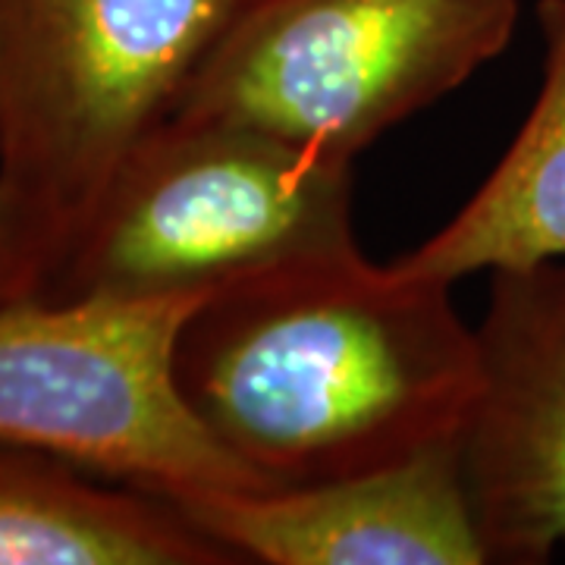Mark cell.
I'll return each mask as SVG.
<instances>
[{"label": "cell", "instance_id": "5b68a950", "mask_svg": "<svg viewBox=\"0 0 565 565\" xmlns=\"http://www.w3.org/2000/svg\"><path fill=\"white\" fill-rule=\"evenodd\" d=\"M204 296L25 299L0 308V444L167 503L270 487L182 399L173 352Z\"/></svg>", "mask_w": 565, "mask_h": 565}, {"label": "cell", "instance_id": "30bf717a", "mask_svg": "<svg viewBox=\"0 0 565 565\" xmlns=\"http://www.w3.org/2000/svg\"><path fill=\"white\" fill-rule=\"evenodd\" d=\"M63 248L61 223L0 180V308L41 296Z\"/></svg>", "mask_w": 565, "mask_h": 565}, {"label": "cell", "instance_id": "277c9868", "mask_svg": "<svg viewBox=\"0 0 565 565\" xmlns=\"http://www.w3.org/2000/svg\"><path fill=\"white\" fill-rule=\"evenodd\" d=\"M243 0H0V180L70 243Z\"/></svg>", "mask_w": 565, "mask_h": 565}, {"label": "cell", "instance_id": "8992f818", "mask_svg": "<svg viewBox=\"0 0 565 565\" xmlns=\"http://www.w3.org/2000/svg\"><path fill=\"white\" fill-rule=\"evenodd\" d=\"M462 465L490 563L541 565L565 544V262L490 274Z\"/></svg>", "mask_w": 565, "mask_h": 565}, {"label": "cell", "instance_id": "6da1fadb", "mask_svg": "<svg viewBox=\"0 0 565 565\" xmlns=\"http://www.w3.org/2000/svg\"><path fill=\"white\" fill-rule=\"evenodd\" d=\"M173 374L204 430L270 490L462 437L481 377L452 286L371 264L359 245L207 292L182 323Z\"/></svg>", "mask_w": 565, "mask_h": 565}, {"label": "cell", "instance_id": "ba28073f", "mask_svg": "<svg viewBox=\"0 0 565 565\" xmlns=\"http://www.w3.org/2000/svg\"><path fill=\"white\" fill-rule=\"evenodd\" d=\"M0 565H236L180 509L0 444Z\"/></svg>", "mask_w": 565, "mask_h": 565}, {"label": "cell", "instance_id": "9c48e42d", "mask_svg": "<svg viewBox=\"0 0 565 565\" xmlns=\"http://www.w3.org/2000/svg\"><path fill=\"white\" fill-rule=\"evenodd\" d=\"M544 82L531 114L452 221L393 267L456 286L475 274L565 262V0H541Z\"/></svg>", "mask_w": 565, "mask_h": 565}, {"label": "cell", "instance_id": "3957f363", "mask_svg": "<svg viewBox=\"0 0 565 565\" xmlns=\"http://www.w3.org/2000/svg\"><path fill=\"white\" fill-rule=\"evenodd\" d=\"M515 22L519 0H243L173 114L355 163L497 61Z\"/></svg>", "mask_w": 565, "mask_h": 565}, {"label": "cell", "instance_id": "52a82bcc", "mask_svg": "<svg viewBox=\"0 0 565 565\" xmlns=\"http://www.w3.org/2000/svg\"><path fill=\"white\" fill-rule=\"evenodd\" d=\"M173 505L236 563H490L459 437L337 481L264 493H202Z\"/></svg>", "mask_w": 565, "mask_h": 565}, {"label": "cell", "instance_id": "7a4b0ae2", "mask_svg": "<svg viewBox=\"0 0 565 565\" xmlns=\"http://www.w3.org/2000/svg\"><path fill=\"white\" fill-rule=\"evenodd\" d=\"M352 185L349 161L173 114L129 151L41 296H207L277 262L352 248Z\"/></svg>", "mask_w": 565, "mask_h": 565}]
</instances>
